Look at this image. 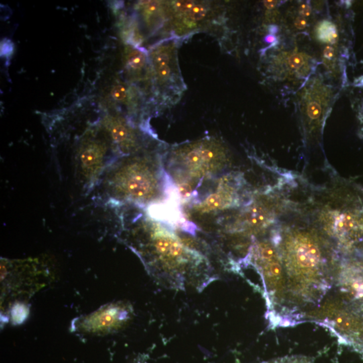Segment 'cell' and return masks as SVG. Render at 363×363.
Segmentation results:
<instances>
[{"instance_id": "4fadbf2b", "label": "cell", "mask_w": 363, "mask_h": 363, "mask_svg": "<svg viewBox=\"0 0 363 363\" xmlns=\"http://www.w3.org/2000/svg\"><path fill=\"white\" fill-rule=\"evenodd\" d=\"M25 305H22L21 303H18L15 307L12 308L11 315L13 322L19 323L25 320L26 315V311Z\"/></svg>"}, {"instance_id": "ac0fdd59", "label": "cell", "mask_w": 363, "mask_h": 363, "mask_svg": "<svg viewBox=\"0 0 363 363\" xmlns=\"http://www.w3.org/2000/svg\"><path fill=\"white\" fill-rule=\"evenodd\" d=\"M352 291L355 297L357 299L363 297V280H355L352 283Z\"/></svg>"}, {"instance_id": "7c38bea8", "label": "cell", "mask_w": 363, "mask_h": 363, "mask_svg": "<svg viewBox=\"0 0 363 363\" xmlns=\"http://www.w3.org/2000/svg\"><path fill=\"white\" fill-rule=\"evenodd\" d=\"M314 359L306 356H291L266 361L262 363H313Z\"/></svg>"}, {"instance_id": "3957f363", "label": "cell", "mask_w": 363, "mask_h": 363, "mask_svg": "<svg viewBox=\"0 0 363 363\" xmlns=\"http://www.w3.org/2000/svg\"><path fill=\"white\" fill-rule=\"evenodd\" d=\"M156 165L145 157H133L112 164L100 180L107 203H151L160 191Z\"/></svg>"}, {"instance_id": "52a82bcc", "label": "cell", "mask_w": 363, "mask_h": 363, "mask_svg": "<svg viewBox=\"0 0 363 363\" xmlns=\"http://www.w3.org/2000/svg\"><path fill=\"white\" fill-rule=\"evenodd\" d=\"M182 167L191 177H200L222 168L226 161L224 151L214 145L198 144L182 154Z\"/></svg>"}, {"instance_id": "9c48e42d", "label": "cell", "mask_w": 363, "mask_h": 363, "mask_svg": "<svg viewBox=\"0 0 363 363\" xmlns=\"http://www.w3.org/2000/svg\"><path fill=\"white\" fill-rule=\"evenodd\" d=\"M102 126L112 141L124 152L129 153L135 146V140L131 130L121 118L106 116L102 120Z\"/></svg>"}, {"instance_id": "7402d4cb", "label": "cell", "mask_w": 363, "mask_h": 363, "mask_svg": "<svg viewBox=\"0 0 363 363\" xmlns=\"http://www.w3.org/2000/svg\"><path fill=\"white\" fill-rule=\"evenodd\" d=\"M277 1H264V6L268 9H275L277 5Z\"/></svg>"}, {"instance_id": "e0dca14e", "label": "cell", "mask_w": 363, "mask_h": 363, "mask_svg": "<svg viewBox=\"0 0 363 363\" xmlns=\"http://www.w3.org/2000/svg\"><path fill=\"white\" fill-rule=\"evenodd\" d=\"M178 192L181 198L183 200H187L190 198L192 195V186L188 183H180L178 186Z\"/></svg>"}, {"instance_id": "8992f818", "label": "cell", "mask_w": 363, "mask_h": 363, "mask_svg": "<svg viewBox=\"0 0 363 363\" xmlns=\"http://www.w3.org/2000/svg\"><path fill=\"white\" fill-rule=\"evenodd\" d=\"M133 314V307L129 303L120 301L108 303L90 314L75 319L72 329L79 334L106 335L125 326Z\"/></svg>"}, {"instance_id": "8fae6325", "label": "cell", "mask_w": 363, "mask_h": 363, "mask_svg": "<svg viewBox=\"0 0 363 363\" xmlns=\"http://www.w3.org/2000/svg\"><path fill=\"white\" fill-rule=\"evenodd\" d=\"M126 64L130 70L139 71L145 66L146 56L145 53L137 49H130L126 52Z\"/></svg>"}, {"instance_id": "ffe728a7", "label": "cell", "mask_w": 363, "mask_h": 363, "mask_svg": "<svg viewBox=\"0 0 363 363\" xmlns=\"http://www.w3.org/2000/svg\"><path fill=\"white\" fill-rule=\"evenodd\" d=\"M299 13L302 17H308L311 14V8L310 6L307 4H303L300 6L299 9Z\"/></svg>"}, {"instance_id": "6da1fadb", "label": "cell", "mask_w": 363, "mask_h": 363, "mask_svg": "<svg viewBox=\"0 0 363 363\" xmlns=\"http://www.w3.org/2000/svg\"><path fill=\"white\" fill-rule=\"evenodd\" d=\"M131 242L146 269L161 285L185 290H202L214 280L202 254L185 245L175 235L161 227L146 226Z\"/></svg>"}, {"instance_id": "603a6c76", "label": "cell", "mask_w": 363, "mask_h": 363, "mask_svg": "<svg viewBox=\"0 0 363 363\" xmlns=\"http://www.w3.org/2000/svg\"><path fill=\"white\" fill-rule=\"evenodd\" d=\"M133 363H149L147 362V360H145L143 358H141V357H139V358H137L136 359L135 361Z\"/></svg>"}, {"instance_id": "7a4b0ae2", "label": "cell", "mask_w": 363, "mask_h": 363, "mask_svg": "<svg viewBox=\"0 0 363 363\" xmlns=\"http://www.w3.org/2000/svg\"><path fill=\"white\" fill-rule=\"evenodd\" d=\"M271 240L294 292L307 299L308 293L311 297L312 293H323L327 289L325 275L334 262V253L318 229L312 224H278Z\"/></svg>"}, {"instance_id": "30bf717a", "label": "cell", "mask_w": 363, "mask_h": 363, "mask_svg": "<svg viewBox=\"0 0 363 363\" xmlns=\"http://www.w3.org/2000/svg\"><path fill=\"white\" fill-rule=\"evenodd\" d=\"M315 35L317 40L327 44H334L339 39L338 30L332 22L324 20L317 25Z\"/></svg>"}, {"instance_id": "d6986e66", "label": "cell", "mask_w": 363, "mask_h": 363, "mask_svg": "<svg viewBox=\"0 0 363 363\" xmlns=\"http://www.w3.org/2000/svg\"><path fill=\"white\" fill-rule=\"evenodd\" d=\"M195 6L192 1H181L175 3V9L183 13H189Z\"/></svg>"}, {"instance_id": "5bb4252c", "label": "cell", "mask_w": 363, "mask_h": 363, "mask_svg": "<svg viewBox=\"0 0 363 363\" xmlns=\"http://www.w3.org/2000/svg\"><path fill=\"white\" fill-rule=\"evenodd\" d=\"M128 94L127 89L123 85H116L111 90L112 97L116 101L125 102L127 99Z\"/></svg>"}, {"instance_id": "ba28073f", "label": "cell", "mask_w": 363, "mask_h": 363, "mask_svg": "<svg viewBox=\"0 0 363 363\" xmlns=\"http://www.w3.org/2000/svg\"><path fill=\"white\" fill-rule=\"evenodd\" d=\"M244 180L240 175L226 177L220 183L218 191L207 197L199 206L202 212H209L238 206L242 200L241 191Z\"/></svg>"}, {"instance_id": "9a60e30c", "label": "cell", "mask_w": 363, "mask_h": 363, "mask_svg": "<svg viewBox=\"0 0 363 363\" xmlns=\"http://www.w3.org/2000/svg\"><path fill=\"white\" fill-rule=\"evenodd\" d=\"M207 12L206 7L201 5H195L189 13L191 19L195 21H199L205 17Z\"/></svg>"}, {"instance_id": "d4e9b609", "label": "cell", "mask_w": 363, "mask_h": 363, "mask_svg": "<svg viewBox=\"0 0 363 363\" xmlns=\"http://www.w3.org/2000/svg\"><path fill=\"white\" fill-rule=\"evenodd\" d=\"M236 363H240V362H239V360H237Z\"/></svg>"}, {"instance_id": "2e32d148", "label": "cell", "mask_w": 363, "mask_h": 363, "mask_svg": "<svg viewBox=\"0 0 363 363\" xmlns=\"http://www.w3.org/2000/svg\"><path fill=\"white\" fill-rule=\"evenodd\" d=\"M155 65L159 78L165 80L169 78L170 75V68L168 66V62L155 63Z\"/></svg>"}, {"instance_id": "277c9868", "label": "cell", "mask_w": 363, "mask_h": 363, "mask_svg": "<svg viewBox=\"0 0 363 363\" xmlns=\"http://www.w3.org/2000/svg\"><path fill=\"white\" fill-rule=\"evenodd\" d=\"M248 259L261 275L268 304L271 306L280 303L285 291V270L279 252L271 239L256 242L250 248Z\"/></svg>"}, {"instance_id": "44dd1931", "label": "cell", "mask_w": 363, "mask_h": 363, "mask_svg": "<svg viewBox=\"0 0 363 363\" xmlns=\"http://www.w3.org/2000/svg\"><path fill=\"white\" fill-rule=\"evenodd\" d=\"M295 26L296 29L298 30H304L307 26V21L306 19L304 17H301V16L296 18Z\"/></svg>"}, {"instance_id": "cb8c5ba5", "label": "cell", "mask_w": 363, "mask_h": 363, "mask_svg": "<svg viewBox=\"0 0 363 363\" xmlns=\"http://www.w3.org/2000/svg\"><path fill=\"white\" fill-rule=\"evenodd\" d=\"M266 40H267L268 42L272 43L274 42V41H275V37L273 36H269L267 37V39H266Z\"/></svg>"}, {"instance_id": "5b68a950", "label": "cell", "mask_w": 363, "mask_h": 363, "mask_svg": "<svg viewBox=\"0 0 363 363\" xmlns=\"http://www.w3.org/2000/svg\"><path fill=\"white\" fill-rule=\"evenodd\" d=\"M108 147L105 140L88 135L80 141L76 155V172L86 190L98 186L110 167Z\"/></svg>"}]
</instances>
